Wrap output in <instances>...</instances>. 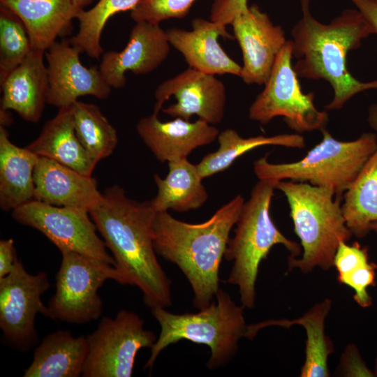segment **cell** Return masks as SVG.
I'll return each instance as SVG.
<instances>
[{
	"instance_id": "cell-29",
	"label": "cell",
	"mask_w": 377,
	"mask_h": 377,
	"mask_svg": "<svg viewBox=\"0 0 377 377\" xmlns=\"http://www.w3.org/2000/svg\"><path fill=\"white\" fill-rule=\"evenodd\" d=\"M71 106L76 135L90 156L98 163L110 156L117 145V133L100 108L78 100Z\"/></svg>"
},
{
	"instance_id": "cell-40",
	"label": "cell",
	"mask_w": 377,
	"mask_h": 377,
	"mask_svg": "<svg viewBox=\"0 0 377 377\" xmlns=\"http://www.w3.org/2000/svg\"><path fill=\"white\" fill-rule=\"evenodd\" d=\"M370 229H371V230H374L375 232H377V221H374L371 223L370 225Z\"/></svg>"
},
{
	"instance_id": "cell-24",
	"label": "cell",
	"mask_w": 377,
	"mask_h": 377,
	"mask_svg": "<svg viewBox=\"0 0 377 377\" xmlns=\"http://www.w3.org/2000/svg\"><path fill=\"white\" fill-rule=\"evenodd\" d=\"M39 156L14 145L0 126V207L13 211L34 200V170Z\"/></svg>"
},
{
	"instance_id": "cell-2",
	"label": "cell",
	"mask_w": 377,
	"mask_h": 377,
	"mask_svg": "<svg viewBox=\"0 0 377 377\" xmlns=\"http://www.w3.org/2000/svg\"><path fill=\"white\" fill-rule=\"evenodd\" d=\"M244 202L242 195H237L200 223L179 221L168 211L155 216V251L184 273L193 292V304L199 309L209 306L219 290L220 265Z\"/></svg>"
},
{
	"instance_id": "cell-13",
	"label": "cell",
	"mask_w": 377,
	"mask_h": 377,
	"mask_svg": "<svg viewBox=\"0 0 377 377\" xmlns=\"http://www.w3.org/2000/svg\"><path fill=\"white\" fill-rule=\"evenodd\" d=\"M154 112L162 110L173 118L190 121L196 115L214 125L225 114L226 90L215 75L188 67L177 75L161 82L155 89Z\"/></svg>"
},
{
	"instance_id": "cell-5",
	"label": "cell",
	"mask_w": 377,
	"mask_h": 377,
	"mask_svg": "<svg viewBox=\"0 0 377 377\" xmlns=\"http://www.w3.org/2000/svg\"><path fill=\"white\" fill-rule=\"evenodd\" d=\"M276 182L259 179L253 186L224 255L226 260L233 262L228 283L238 287L242 305L247 309L254 307L259 266L271 249L281 244L291 257L302 254V246L285 237L271 219L269 208Z\"/></svg>"
},
{
	"instance_id": "cell-22",
	"label": "cell",
	"mask_w": 377,
	"mask_h": 377,
	"mask_svg": "<svg viewBox=\"0 0 377 377\" xmlns=\"http://www.w3.org/2000/svg\"><path fill=\"white\" fill-rule=\"evenodd\" d=\"M26 147L40 157L55 161L87 176H92L98 163L76 135L72 106L59 108Z\"/></svg>"
},
{
	"instance_id": "cell-17",
	"label": "cell",
	"mask_w": 377,
	"mask_h": 377,
	"mask_svg": "<svg viewBox=\"0 0 377 377\" xmlns=\"http://www.w3.org/2000/svg\"><path fill=\"white\" fill-rule=\"evenodd\" d=\"M191 29L166 30L169 43L179 52L190 68L212 75L241 76L242 66L223 50L218 38L232 39L226 26L198 17L191 21Z\"/></svg>"
},
{
	"instance_id": "cell-36",
	"label": "cell",
	"mask_w": 377,
	"mask_h": 377,
	"mask_svg": "<svg viewBox=\"0 0 377 377\" xmlns=\"http://www.w3.org/2000/svg\"><path fill=\"white\" fill-rule=\"evenodd\" d=\"M17 260L13 239L0 241V279L8 275Z\"/></svg>"
},
{
	"instance_id": "cell-16",
	"label": "cell",
	"mask_w": 377,
	"mask_h": 377,
	"mask_svg": "<svg viewBox=\"0 0 377 377\" xmlns=\"http://www.w3.org/2000/svg\"><path fill=\"white\" fill-rule=\"evenodd\" d=\"M170 47L166 31L160 24L135 22L124 49L103 52L98 68L112 88L121 89L126 84V72H153L167 59Z\"/></svg>"
},
{
	"instance_id": "cell-7",
	"label": "cell",
	"mask_w": 377,
	"mask_h": 377,
	"mask_svg": "<svg viewBox=\"0 0 377 377\" xmlns=\"http://www.w3.org/2000/svg\"><path fill=\"white\" fill-rule=\"evenodd\" d=\"M322 140L301 160L272 163L267 155L253 163L258 179L307 182L341 195L350 188L365 162L377 147L375 133H364L352 141H339L325 129Z\"/></svg>"
},
{
	"instance_id": "cell-9",
	"label": "cell",
	"mask_w": 377,
	"mask_h": 377,
	"mask_svg": "<svg viewBox=\"0 0 377 377\" xmlns=\"http://www.w3.org/2000/svg\"><path fill=\"white\" fill-rule=\"evenodd\" d=\"M292 57L293 40H288L279 53L264 89L250 106L249 117L267 124L280 116L297 133L322 131L328 122V114L315 107L313 93L302 92Z\"/></svg>"
},
{
	"instance_id": "cell-1",
	"label": "cell",
	"mask_w": 377,
	"mask_h": 377,
	"mask_svg": "<svg viewBox=\"0 0 377 377\" xmlns=\"http://www.w3.org/2000/svg\"><path fill=\"white\" fill-rule=\"evenodd\" d=\"M151 200L128 198L124 189L114 185L105 189L101 202L89 212L97 230L115 261V267L127 285L142 293L151 309L172 303L170 281L156 258L153 222L156 214Z\"/></svg>"
},
{
	"instance_id": "cell-8",
	"label": "cell",
	"mask_w": 377,
	"mask_h": 377,
	"mask_svg": "<svg viewBox=\"0 0 377 377\" xmlns=\"http://www.w3.org/2000/svg\"><path fill=\"white\" fill-rule=\"evenodd\" d=\"M61 253L56 290L48 304L50 318L76 324L98 320L103 304L99 288L109 279L127 285L125 277L110 264L71 251Z\"/></svg>"
},
{
	"instance_id": "cell-23",
	"label": "cell",
	"mask_w": 377,
	"mask_h": 377,
	"mask_svg": "<svg viewBox=\"0 0 377 377\" xmlns=\"http://www.w3.org/2000/svg\"><path fill=\"white\" fill-rule=\"evenodd\" d=\"M89 352L86 336L73 337L59 330L45 337L34 350L24 377H78L82 375Z\"/></svg>"
},
{
	"instance_id": "cell-12",
	"label": "cell",
	"mask_w": 377,
	"mask_h": 377,
	"mask_svg": "<svg viewBox=\"0 0 377 377\" xmlns=\"http://www.w3.org/2000/svg\"><path fill=\"white\" fill-rule=\"evenodd\" d=\"M50 287L47 273L29 274L18 258L13 270L0 279V328L15 346L27 350L38 341L35 318L38 313L50 318L41 300Z\"/></svg>"
},
{
	"instance_id": "cell-27",
	"label": "cell",
	"mask_w": 377,
	"mask_h": 377,
	"mask_svg": "<svg viewBox=\"0 0 377 377\" xmlns=\"http://www.w3.org/2000/svg\"><path fill=\"white\" fill-rule=\"evenodd\" d=\"M342 212L353 235L366 237L377 221V147L343 193Z\"/></svg>"
},
{
	"instance_id": "cell-14",
	"label": "cell",
	"mask_w": 377,
	"mask_h": 377,
	"mask_svg": "<svg viewBox=\"0 0 377 377\" xmlns=\"http://www.w3.org/2000/svg\"><path fill=\"white\" fill-rule=\"evenodd\" d=\"M82 51L69 39L56 41L45 52L49 90L47 103L59 108L71 106L78 98L109 97L112 87L98 67L87 68L80 61Z\"/></svg>"
},
{
	"instance_id": "cell-25",
	"label": "cell",
	"mask_w": 377,
	"mask_h": 377,
	"mask_svg": "<svg viewBox=\"0 0 377 377\" xmlns=\"http://www.w3.org/2000/svg\"><path fill=\"white\" fill-rule=\"evenodd\" d=\"M332 300L325 298L315 304L302 317L293 319L267 320L248 326L246 337L252 339L262 328L280 326L288 328L293 325H302L306 332L305 360L301 367L302 377H328L327 361L334 351L332 341L325 334V322L331 307Z\"/></svg>"
},
{
	"instance_id": "cell-18",
	"label": "cell",
	"mask_w": 377,
	"mask_h": 377,
	"mask_svg": "<svg viewBox=\"0 0 377 377\" xmlns=\"http://www.w3.org/2000/svg\"><path fill=\"white\" fill-rule=\"evenodd\" d=\"M136 131L156 159L162 163L187 158L196 148L213 142L219 134L214 125L200 119L191 122L177 117L162 121L154 112L141 118Z\"/></svg>"
},
{
	"instance_id": "cell-19",
	"label": "cell",
	"mask_w": 377,
	"mask_h": 377,
	"mask_svg": "<svg viewBox=\"0 0 377 377\" xmlns=\"http://www.w3.org/2000/svg\"><path fill=\"white\" fill-rule=\"evenodd\" d=\"M34 178V200L45 204L89 212L103 198L92 176L45 157L39 156Z\"/></svg>"
},
{
	"instance_id": "cell-35",
	"label": "cell",
	"mask_w": 377,
	"mask_h": 377,
	"mask_svg": "<svg viewBox=\"0 0 377 377\" xmlns=\"http://www.w3.org/2000/svg\"><path fill=\"white\" fill-rule=\"evenodd\" d=\"M248 0H214L210 20L225 26L230 24L234 17L248 7Z\"/></svg>"
},
{
	"instance_id": "cell-41",
	"label": "cell",
	"mask_w": 377,
	"mask_h": 377,
	"mask_svg": "<svg viewBox=\"0 0 377 377\" xmlns=\"http://www.w3.org/2000/svg\"><path fill=\"white\" fill-rule=\"evenodd\" d=\"M374 375L375 376H377V355H376V360H375V365H374Z\"/></svg>"
},
{
	"instance_id": "cell-3",
	"label": "cell",
	"mask_w": 377,
	"mask_h": 377,
	"mask_svg": "<svg viewBox=\"0 0 377 377\" xmlns=\"http://www.w3.org/2000/svg\"><path fill=\"white\" fill-rule=\"evenodd\" d=\"M310 0H301L302 17L292 29L293 66L298 77L323 79L334 91L327 110H339L355 94L377 88V80L362 82L347 68L350 50L360 47L372 30L357 9H346L329 24L318 22L311 15Z\"/></svg>"
},
{
	"instance_id": "cell-6",
	"label": "cell",
	"mask_w": 377,
	"mask_h": 377,
	"mask_svg": "<svg viewBox=\"0 0 377 377\" xmlns=\"http://www.w3.org/2000/svg\"><path fill=\"white\" fill-rule=\"evenodd\" d=\"M216 298V302L213 301L195 313L175 314L163 307L151 309L161 332L151 348L145 369H151L164 348L182 340L204 344L210 348L209 369H216L227 363L237 353L239 339L246 337L248 325L242 305L237 306L229 294L220 288Z\"/></svg>"
},
{
	"instance_id": "cell-39",
	"label": "cell",
	"mask_w": 377,
	"mask_h": 377,
	"mask_svg": "<svg viewBox=\"0 0 377 377\" xmlns=\"http://www.w3.org/2000/svg\"><path fill=\"white\" fill-rule=\"evenodd\" d=\"M74 4L80 9L84 10L85 7L91 5L96 0H73Z\"/></svg>"
},
{
	"instance_id": "cell-30",
	"label": "cell",
	"mask_w": 377,
	"mask_h": 377,
	"mask_svg": "<svg viewBox=\"0 0 377 377\" xmlns=\"http://www.w3.org/2000/svg\"><path fill=\"white\" fill-rule=\"evenodd\" d=\"M333 267L338 272L339 282L354 290L355 301L361 307L370 306L372 300L367 288L376 285L377 265L369 261L367 249L361 247L358 242L348 245L341 242L337 249Z\"/></svg>"
},
{
	"instance_id": "cell-32",
	"label": "cell",
	"mask_w": 377,
	"mask_h": 377,
	"mask_svg": "<svg viewBox=\"0 0 377 377\" xmlns=\"http://www.w3.org/2000/svg\"><path fill=\"white\" fill-rule=\"evenodd\" d=\"M31 50L30 39L22 20L0 3V84Z\"/></svg>"
},
{
	"instance_id": "cell-42",
	"label": "cell",
	"mask_w": 377,
	"mask_h": 377,
	"mask_svg": "<svg viewBox=\"0 0 377 377\" xmlns=\"http://www.w3.org/2000/svg\"><path fill=\"white\" fill-rule=\"evenodd\" d=\"M376 271H377V268H376ZM376 280H377V272H376Z\"/></svg>"
},
{
	"instance_id": "cell-37",
	"label": "cell",
	"mask_w": 377,
	"mask_h": 377,
	"mask_svg": "<svg viewBox=\"0 0 377 377\" xmlns=\"http://www.w3.org/2000/svg\"><path fill=\"white\" fill-rule=\"evenodd\" d=\"M370 26L372 34H377V0H350Z\"/></svg>"
},
{
	"instance_id": "cell-26",
	"label": "cell",
	"mask_w": 377,
	"mask_h": 377,
	"mask_svg": "<svg viewBox=\"0 0 377 377\" xmlns=\"http://www.w3.org/2000/svg\"><path fill=\"white\" fill-rule=\"evenodd\" d=\"M168 168L165 178L158 175L154 177L158 188L156 195L151 200L154 210L186 212L202 207L208 194L197 165L184 158L168 162Z\"/></svg>"
},
{
	"instance_id": "cell-15",
	"label": "cell",
	"mask_w": 377,
	"mask_h": 377,
	"mask_svg": "<svg viewBox=\"0 0 377 377\" xmlns=\"http://www.w3.org/2000/svg\"><path fill=\"white\" fill-rule=\"evenodd\" d=\"M230 24L242 52L240 77L248 84H265L287 42L283 30L255 4L237 15Z\"/></svg>"
},
{
	"instance_id": "cell-34",
	"label": "cell",
	"mask_w": 377,
	"mask_h": 377,
	"mask_svg": "<svg viewBox=\"0 0 377 377\" xmlns=\"http://www.w3.org/2000/svg\"><path fill=\"white\" fill-rule=\"evenodd\" d=\"M337 370L343 376H375L374 373L367 367L354 344H349L345 348Z\"/></svg>"
},
{
	"instance_id": "cell-20",
	"label": "cell",
	"mask_w": 377,
	"mask_h": 377,
	"mask_svg": "<svg viewBox=\"0 0 377 377\" xmlns=\"http://www.w3.org/2000/svg\"><path fill=\"white\" fill-rule=\"evenodd\" d=\"M45 52L31 50L24 61L0 84V110H14L24 121L40 119L49 90Z\"/></svg>"
},
{
	"instance_id": "cell-31",
	"label": "cell",
	"mask_w": 377,
	"mask_h": 377,
	"mask_svg": "<svg viewBox=\"0 0 377 377\" xmlns=\"http://www.w3.org/2000/svg\"><path fill=\"white\" fill-rule=\"evenodd\" d=\"M140 0H98L88 10H82L77 15V33L69 40L92 59H98L104 52L101 38L108 20L114 15L131 10Z\"/></svg>"
},
{
	"instance_id": "cell-4",
	"label": "cell",
	"mask_w": 377,
	"mask_h": 377,
	"mask_svg": "<svg viewBox=\"0 0 377 377\" xmlns=\"http://www.w3.org/2000/svg\"><path fill=\"white\" fill-rule=\"evenodd\" d=\"M275 188L287 199L302 249L300 258L288 257V271L298 269L308 274L316 267L330 269L339 244L353 236L342 212V196L307 182L291 180L277 181Z\"/></svg>"
},
{
	"instance_id": "cell-21",
	"label": "cell",
	"mask_w": 377,
	"mask_h": 377,
	"mask_svg": "<svg viewBox=\"0 0 377 377\" xmlns=\"http://www.w3.org/2000/svg\"><path fill=\"white\" fill-rule=\"evenodd\" d=\"M15 13L27 31L31 50L45 52L58 37L69 35L81 9L73 0H0Z\"/></svg>"
},
{
	"instance_id": "cell-38",
	"label": "cell",
	"mask_w": 377,
	"mask_h": 377,
	"mask_svg": "<svg viewBox=\"0 0 377 377\" xmlns=\"http://www.w3.org/2000/svg\"><path fill=\"white\" fill-rule=\"evenodd\" d=\"M368 122L371 127L377 131V104H374L369 108Z\"/></svg>"
},
{
	"instance_id": "cell-28",
	"label": "cell",
	"mask_w": 377,
	"mask_h": 377,
	"mask_svg": "<svg viewBox=\"0 0 377 377\" xmlns=\"http://www.w3.org/2000/svg\"><path fill=\"white\" fill-rule=\"evenodd\" d=\"M217 139L219 149L197 164L202 179L226 170L239 156L258 147L276 145L298 149L305 147L304 137L298 133L243 138L235 130L227 128L219 132Z\"/></svg>"
},
{
	"instance_id": "cell-11",
	"label": "cell",
	"mask_w": 377,
	"mask_h": 377,
	"mask_svg": "<svg viewBox=\"0 0 377 377\" xmlns=\"http://www.w3.org/2000/svg\"><path fill=\"white\" fill-rule=\"evenodd\" d=\"M18 223L38 230L60 251H71L115 267L105 242L86 210L58 207L33 200L12 211Z\"/></svg>"
},
{
	"instance_id": "cell-33",
	"label": "cell",
	"mask_w": 377,
	"mask_h": 377,
	"mask_svg": "<svg viewBox=\"0 0 377 377\" xmlns=\"http://www.w3.org/2000/svg\"><path fill=\"white\" fill-rule=\"evenodd\" d=\"M195 0H140L131 10L135 22H147L160 24L172 18L181 19L188 14Z\"/></svg>"
},
{
	"instance_id": "cell-10",
	"label": "cell",
	"mask_w": 377,
	"mask_h": 377,
	"mask_svg": "<svg viewBox=\"0 0 377 377\" xmlns=\"http://www.w3.org/2000/svg\"><path fill=\"white\" fill-rule=\"evenodd\" d=\"M86 337L89 352L83 377H131L138 350L151 348L157 339L138 314L124 309L113 318H103Z\"/></svg>"
}]
</instances>
